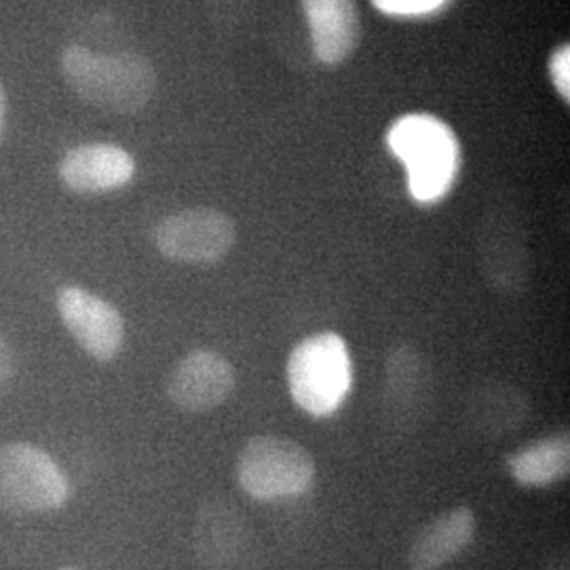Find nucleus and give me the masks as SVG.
<instances>
[{
    "label": "nucleus",
    "instance_id": "4be33fe9",
    "mask_svg": "<svg viewBox=\"0 0 570 570\" xmlns=\"http://www.w3.org/2000/svg\"><path fill=\"white\" fill-rule=\"evenodd\" d=\"M4 129V98H2V89H0V136Z\"/></svg>",
    "mask_w": 570,
    "mask_h": 570
},
{
    "label": "nucleus",
    "instance_id": "9b49d317",
    "mask_svg": "<svg viewBox=\"0 0 570 570\" xmlns=\"http://www.w3.org/2000/svg\"><path fill=\"white\" fill-rule=\"evenodd\" d=\"M235 389V370L225 355L197 348L174 367L167 395L184 412L202 414L223 406Z\"/></svg>",
    "mask_w": 570,
    "mask_h": 570
},
{
    "label": "nucleus",
    "instance_id": "6ab92c4d",
    "mask_svg": "<svg viewBox=\"0 0 570 570\" xmlns=\"http://www.w3.org/2000/svg\"><path fill=\"white\" fill-rule=\"evenodd\" d=\"M247 2H249V0H212L214 18L220 21L223 26L237 23L239 16H244Z\"/></svg>",
    "mask_w": 570,
    "mask_h": 570
},
{
    "label": "nucleus",
    "instance_id": "423d86ee",
    "mask_svg": "<svg viewBox=\"0 0 570 570\" xmlns=\"http://www.w3.org/2000/svg\"><path fill=\"white\" fill-rule=\"evenodd\" d=\"M70 487L58 463L30 444L0 446V508L13 513L60 510Z\"/></svg>",
    "mask_w": 570,
    "mask_h": 570
},
{
    "label": "nucleus",
    "instance_id": "2eb2a0df",
    "mask_svg": "<svg viewBox=\"0 0 570 570\" xmlns=\"http://www.w3.org/2000/svg\"><path fill=\"white\" fill-rule=\"evenodd\" d=\"M315 58L336 66L355 51L360 18L355 0H303Z\"/></svg>",
    "mask_w": 570,
    "mask_h": 570
},
{
    "label": "nucleus",
    "instance_id": "4468645a",
    "mask_svg": "<svg viewBox=\"0 0 570 570\" xmlns=\"http://www.w3.org/2000/svg\"><path fill=\"white\" fill-rule=\"evenodd\" d=\"M478 532V518L469 508H454L421 530L407 551V570H440L468 550Z\"/></svg>",
    "mask_w": 570,
    "mask_h": 570
},
{
    "label": "nucleus",
    "instance_id": "a211bd4d",
    "mask_svg": "<svg viewBox=\"0 0 570 570\" xmlns=\"http://www.w3.org/2000/svg\"><path fill=\"white\" fill-rule=\"evenodd\" d=\"M550 79L558 91V96L570 102V47L569 45H562L558 47L553 53H551L550 63Z\"/></svg>",
    "mask_w": 570,
    "mask_h": 570
},
{
    "label": "nucleus",
    "instance_id": "9d476101",
    "mask_svg": "<svg viewBox=\"0 0 570 570\" xmlns=\"http://www.w3.org/2000/svg\"><path fill=\"white\" fill-rule=\"evenodd\" d=\"M195 551L205 569L258 570L252 530L244 515L223 501H209L197 513Z\"/></svg>",
    "mask_w": 570,
    "mask_h": 570
},
{
    "label": "nucleus",
    "instance_id": "f8f14e48",
    "mask_svg": "<svg viewBox=\"0 0 570 570\" xmlns=\"http://www.w3.org/2000/svg\"><path fill=\"white\" fill-rule=\"evenodd\" d=\"M58 174L68 190L100 195L131 183L136 161L125 148L115 144H81L63 155Z\"/></svg>",
    "mask_w": 570,
    "mask_h": 570
},
{
    "label": "nucleus",
    "instance_id": "20e7f679",
    "mask_svg": "<svg viewBox=\"0 0 570 570\" xmlns=\"http://www.w3.org/2000/svg\"><path fill=\"white\" fill-rule=\"evenodd\" d=\"M237 480L245 494L256 501H287L311 490L315 463L294 440L258 435L239 454Z\"/></svg>",
    "mask_w": 570,
    "mask_h": 570
},
{
    "label": "nucleus",
    "instance_id": "dca6fc26",
    "mask_svg": "<svg viewBox=\"0 0 570 570\" xmlns=\"http://www.w3.org/2000/svg\"><path fill=\"white\" fill-rule=\"evenodd\" d=\"M511 478L530 489H543L569 478V433H558L527 449L513 452L508 459Z\"/></svg>",
    "mask_w": 570,
    "mask_h": 570
},
{
    "label": "nucleus",
    "instance_id": "f3484780",
    "mask_svg": "<svg viewBox=\"0 0 570 570\" xmlns=\"http://www.w3.org/2000/svg\"><path fill=\"white\" fill-rule=\"evenodd\" d=\"M450 0H372L374 9L391 18H428L442 11Z\"/></svg>",
    "mask_w": 570,
    "mask_h": 570
},
{
    "label": "nucleus",
    "instance_id": "412c9836",
    "mask_svg": "<svg viewBox=\"0 0 570 570\" xmlns=\"http://www.w3.org/2000/svg\"><path fill=\"white\" fill-rule=\"evenodd\" d=\"M546 570H569V556L558 551L546 560Z\"/></svg>",
    "mask_w": 570,
    "mask_h": 570
},
{
    "label": "nucleus",
    "instance_id": "0eeeda50",
    "mask_svg": "<svg viewBox=\"0 0 570 570\" xmlns=\"http://www.w3.org/2000/svg\"><path fill=\"white\" fill-rule=\"evenodd\" d=\"M237 228L225 212L190 207L167 216L155 228V245L161 256L178 265L207 266L228 256Z\"/></svg>",
    "mask_w": 570,
    "mask_h": 570
},
{
    "label": "nucleus",
    "instance_id": "7ed1b4c3",
    "mask_svg": "<svg viewBox=\"0 0 570 570\" xmlns=\"http://www.w3.org/2000/svg\"><path fill=\"white\" fill-rule=\"evenodd\" d=\"M351 385L353 364L338 334H313L289 353L287 387L294 402L311 416L334 414L345 404Z\"/></svg>",
    "mask_w": 570,
    "mask_h": 570
},
{
    "label": "nucleus",
    "instance_id": "1a4fd4ad",
    "mask_svg": "<svg viewBox=\"0 0 570 570\" xmlns=\"http://www.w3.org/2000/svg\"><path fill=\"white\" fill-rule=\"evenodd\" d=\"M58 311L63 326L87 355L110 362L121 353L125 322L110 303L82 287L66 285L58 294Z\"/></svg>",
    "mask_w": 570,
    "mask_h": 570
},
{
    "label": "nucleus",
    "instance_id": "f257e3e1",
    "mask_svg": "<svg viewBox=\"0 0 570 570\" xmlns=\"http://www.w3.org/2000/svg\"><path fill=\"white\" fill-rule=\"evenodd\" d=\"M61 75L82 102L110 115H138L157 94V72L136 53L104 56L81 45L61 53Z\"/></svg>",
    "mask_w": 570,
    "mask_h": 570
},
{
    "label": "nucleus",
    "instance_id": "f03ea898",
    "mask_svg": "<svg viewBox=\"0 0 570 570\" xmlns=\"http://www.w3.org/2000/svg\"><path fill=\"white\" fill-rule=\"evenodd\" d=\"M389 150L406 167L407 190L416 204H438L461 169V144L449 122L428 112H410L391 122Z\"/></svg>",
    "mask_w": 570,
    "mask_h": 570
},
{
    "label": "nucleus",
    "instance_id": "39448f33",
    "mask_svg": "<svg viewBox=\"0 0 570 570\" xmlns=\"http://www.w3.org/2000/svg\"><path fill=\"white\" fill-rule=\"evenodd\" d=\"M478 263L490 289L518 296L532 285L529 233L513 205L494 204L478 226Z\"/></svg>",
    "mask_w": 570,
    "mask_h": 570
},
{
    "label": "nucleus",
    "instance_id": "aec40b11",
    "mask_svg": "<svg viewBox=\"0 0 570 570\" xmlns=\"http://www.w3.org/2000/svg\"><path fill=\"white\" fill-rule=\"evenodd\" d=\"M16 370V360H13V351L7 343V338L0 334V387L13 376Z\"/></svg>",
    "mask_w": 570,
    "mask_h": 570
},
{
    "label": "nucleus",
    "instance_id": "ddd939ff",
    "mask_svg": "<svg viewBox=\"0 0 570 570\" xmlns=\"http://www.w3.org/2000/svg\"><path fill=\"white\" fill-rule=\"evenodd\" d=\"M532 402L524 389L505 381H487L471 389L465 400V423L484 440H503L527 425Z\"/></svg>",
    "mask_w": 570,
    "mask_h": 570
},
{
    "label": "nucleus",
    "instance_id": "6e6552de",
    "mask_svg": "<svg viewBox=\"0 0 570 570\" xmlns=\"http://www.w3.org/2000/svg\"><path fill=\"white\" fill-rule=\"evenodd\" d=\"M435 381L428 357L410 343L389 351L385 362L383 406L387 421L404 433H414L431 419Z\"/></svg>",
    "mask_w": 570,
    "mask_h": 570
}]
</instances>
